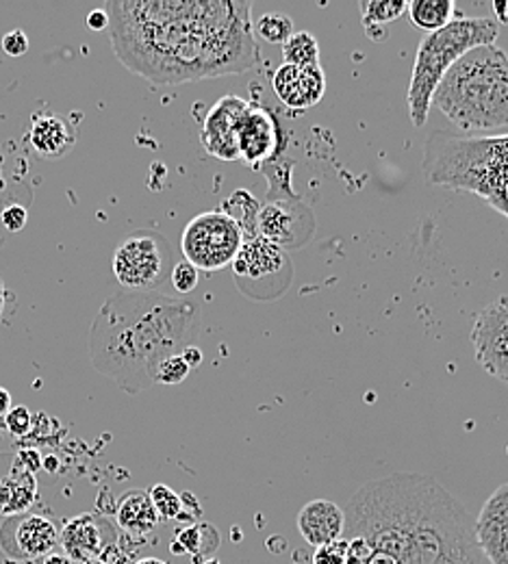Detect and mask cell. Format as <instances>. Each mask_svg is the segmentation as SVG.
I'll use <instances>...</instances> for the list:
<instances>
[{
	"label": "cell",
	"mask_w": 508,
	"mask_h": 564,
	"mask_svg": "<svg viewBox=\"0 0 508 564\" xmlns=\"http://www.w3.org/2000/svg\"><path fill=\"white\" fill-rule=\"evenodd\" d=\"M116 57L154 85L244 74L261 64L252 4L241 0H111Z\"/></svg>",
	"instance_id": "cell-1"
},
{
	"label": "cell",
	"mask_w": 508,
	"mask_h": 564,
	"mask_svg": "<svg viewBox=\"0 0 508 564\" xmlns=\"http://www.w3.org/2000/svg\"><path fill=\"white\" fill-rule=\"evenodd\" d=\"M346 564H480L474 519L435 478L391 474L353 495Z\"/></svg>",
	"instance_id": "cell-2"
},
{
	"label": "cell",
	"mask_w": 508,
	"mask_h": 564,
	"mask_svg": "<svg viewBox=\"0 0 508 564\" xmlns=\"http://www.w3.org/2000/svg\"><path fill=\"white\" fill-rule=\"evenodd\" d=\"M198 306L163 293L118 291L98 308L87 352L91 367L122 391L138 395L154 387L156 367L196 346Z\"/></svg>",
	"instance_id": "cell-3"
},
{
	"label": "cell",
	"mask_w": 508,
	"mask_h": 564,
	"mask_svg": "<svg viewBox=\"0 0 508 564\" xmlns=\"http://www.w3.org/2000/svg\"><path fill=\"white\" fill-rule=\"evenodd\" d=\"M433 105L463 133L508 129L507 53L498 44L465 53L441 78Z\"/></svg>",
	"instance_id": "cell-4"
},
{
	"label": "cell",
	"mask_w": 508,
	"mask_h": 564,
	"mask_svg": "<svg viewBox=\"0 0 508 564\" xmlns=\"http://www.w3.org/2000/svg\"><path fill=\"white\" fill-rule=\"evenodd\" d=\"M424 172L429 183L476 194L508 217V135L465 140L436 131L426 141Z\"/></svg>",
	"instance_id": "cell-5"
},
{
	"label": "cell",
	"mask_w": 508,
	"mask_h": 564,
	"mask_svg": "<svg viewBox=\"0 0 508 564\" xmlns=\"http://www.w3.org/2000/svg\"><path fill=\"white\" fill-rule=\"evenodd\" d=\"M500 35V24L494 15L487 18H454L445 29L429 33L415 55L413 74L407 91V105L411 122L422 129L429 120L441 78L469 51L478 46L496 44Z\"/></svg>",
	"instance_id": "cell-6"
},
{
	"label": "cell",
	"mask_w": 508,
	"mask_h": 564,
	"mask_svg": "<svg viewBox=\"0 0 508 564\" xmlns=\"http://www.w3.org/2000/svg\"><path fill=\"white\" fill-rule=\"evenodd\" d=\"M172 243L156 230H138L120 241L114 254V274L125 291L159 293L174 268Z\"/></svg>",
	"instance_id": "cell-7"
},
{
	"label": "cell",
	"mask_w": 508,
	"mask_h": 564,
	"mask_svg": "<svg viewBox=\"0 0 508 564\" xmlns=\"http://www.w3.org/2000/svg\"><path fill=\"white\" fill-rule=\"evenodd\" d=\"M241 243V228L221 212L196 215L181 235V252L198 272H219L228 268Z\"/></svg>",
	"instance_id": "cell-8"
},
{
	"label": "cell",
	"mask_w": 508,
	"mask_h": 564,
	"mask_svg": "<svg viewBox=\"0 0 508 564\" xmlns=\"http://www.w3.org/2000/svg\"><path fill=\"white\" fill-rule=\"evenodd\" d=\"M239 289L255 297H272L283 293L291 281V263L288 252L263 237L246 239L230 263Z\"/></svg>",
	"instance_id": "cell-9"
},
{
	"label": "cell",
	"mask_w": 508,
	"mask_h": 564,
	"mask_svg": "<svg viewBox=\"0 0 508 564\" xmlns=\"http://www.w3.org/2000/svg\"><path fill=\"white\" fill-rule=\"evenodd\" d=\"M315 232V217L311 209L288 196H272L266 205L259 207L257 217V235L268 239L270 243L291 250L304 246Z\"/></svg>",
	"instance_id": "cell-10"
},
{
	"label": "cell",
	"mask_w": 508,
	"mask_h": 564,
	"mask_svg": "<svg viewBox=\"0 0 508 564\" xmlns=\"http://www.w3.org/2000/svg\"><path fill=\"white\" fill-rule=\"evenodd\" d=\"M472 346L478 365L508 384V295H500L472 324Z\"/></svg>",
	"instance_id": "cell-11"
},
{
	"label": "cell",
	"mask_w": 508,
	"mask_h": 564,
	"mask_svg": "<svg viewBox=\"0 0 508 564\" xmlns=\"http://www.w3.org/2000/svg\"><path fill=\"white\" fill-rule=\"evenodd\" d=\"M60 545V528L44 514L22 512L4 517L0 525V550L15 561L48 558Z\"/></svg>",
	"instance_id": "cell-12"
},
{
	"label": "cell",
	"mask_w": 508,
	"mask_h": 564,
	"mask_svg": "<svg viewBox=\"0 0 508 564\" xmlns=\"http://www.w3.org/2000/svg\"><path fill=\"white\" fill-rule=\"evenodd\" d=\"M116 528L94 512L76 514L60 530V545L64 547L66 558L78 564L100 561L111 547H116Z\"/></svg>",
	"instance_id": "cell-13"
},
{
	"label": "cell",
	"mask_w": 508,
	"mask_h": 564,
	"mask_svg": "<svg viewBox=\"0 0 508 564\" xmlns=\"http://www.w3.org/2000/svg\"><path fill=\"white\" fill-rule=\"evenodd\" d=\"M237 143H239V161L250 167H259L272 161L281 148V127L274 113L257 102H248L239 127H237Z\"/></svg>",
	"instance_id": "cell-14"
},
{
	"label": "cell",
	"mask_w": 508,
	"mask_h": 564,
	"mask_svg": "<svg viewBox=\"0 0 508 564\" xmlns=\"http://www.w3.org/2000/svg\"><path fill=\"white\" fill-rule=\"evenodd\" d=\"M248 107V100L228 94L214 102L203 120L201 141L203 148L219 161H239L237 127Z\"/></svg>",
	"instance_id": "cell-15"
},
{
	"label": "cell",
	"mask_w": 508,
	"mask_h": 564,
	"mask_svg": "<svg viewBox=\"0 0 508 564\" xmlns=\"http://www.w3.org/2000/svg\"><path fill=\"white\" fill-rule=\"evenodd\" d=\"M480 556L491 564H508V485H500L474 521Z\"/></svg>",
	"instance_id": "cell-16"
},
{
	"label": "cell",
	"mask_w": 508,
	"mask_h": 564,
	"mask_svg": "<svg viewBox=\"0 0 508 564\" xmlns=\"http://www.w3.org/2000/svg\"><path fill=\"white\" fill-rule=\"evenodd\" d=\"M274 91L279 100L293 111L315 107L326 94V74L320 64L315 66H290L283 64L274 78Z\"/></svg>",
	"instance_id": "cell-17"
},
{
	"label": "cell",
	"mask_w": 508,
	"mask_h": 564,
	"mask_svg": "<svg viewBox=\"0 0 508 564\" xmlns=\"http://www.w3.org/2000/svg\"><path fill=\"white\" fill-rule=\"evenodd\" d=\"M298 532L315 550L337 543L346 534V510L331 499H313L298 512Z\"/></svg>",
	"instance_id": "cell-18"
},
{
	"label": "cell",
	"mask_w": 508,
	"mask_h": 564,
	"mask_svg": "<svg viewBox=\"0 0 508 564\" xmlns=\"http://www.w3.org/2000/svg\"><path fill=\"white\" fill-rule=\"evenodd\" d=\"M29 143L44 161H60L73 152L76 143L74 124L60 113H40L31 120Z\"/></svg>",
	"instance_id": "cell-19"
},
{
	"label": "cell",
	"mask_w": 508,
	"mask_h": 564,
	"mask_svg": "<svg viewBox=\"0 0 508 564\" xmlns=\"http://www.w3.org/2000/svg\"><path fill=\"white\" fill-rule=\"evenodd\" d=\"M116 523L131 539L148 536L159 523V514L150 501V495L140 489L122 495L116 508Z\"/></svg>",
	"instance_id": "cell-20"
},
{
	"label": "cell",
	"mask_w": 508,
	"mask_h": 564,
	"mask_svg": "<svg viewBox=\"0 0 508 564\" xmlns=\"http://www.w3.org/2000/svg\"><path fill=\"white\" fill-rule=\"evenodd\" d=\"M35 499H37L35 474L15 463L11 471L0 480V512L4 517L29 512Z\"/></svg>",
	"instance_id": "cell-21"
},
{
	"label": "cell",
	"mask_w": 508,
	"mask_h": 564,
	"mask_svg": "<svg viewBox=\"0 0 508 564\" xmlns=\"http://www.w3.org/2000/svg\"><path fill=\"white\" fill-rule=\"evenodd\" d=\"M219 547L218 530L209 523L196 521L174 534V541L170 550L174 554H190L194 561L198 558H212Z\"/></svg>",
	"instance_id": "cell-22"
},
{
	"label": "cell",
	"mask_w": 508,
	"mask_h": 564,
	"mask_svg": "<svg viewBox=\"0 0 508 564\" xmlns=\"http://www.w3.org/2000/svg\"><path fill=\"white\" fill-rule=\"evenodd\" d=\"M407 13L418 29L435 33L454 20L456 4L452 0H413L409 2Z\"/></svg>",
	"instance_id": "cell-23"
},
{
	"label": "cell",
	"mask_w": 508,
	"mask_h": 564,
	"mask_svg": "<svg viewBox=\"0 0 508 564\" xmlns=\"http://www.w3.org/2000/svg\"><path fill=\"white\" fill-rule=\"evenodd\" d=\"M259 200L246 189H237L221 203L219 212L226 213L244 232V241L257 237V217H259Z\"/></svg>",
	"instance_id": "cell-24"
},
{
	"label": "cell",
	"mask_w": 508,
	"mask_h": 564,
	"mask_svg": "<svg viewBox=\"0 0 508 564\" xmlns=\"http://www.w3.org/2000/svg\"><path fill=\"white\" fill-rule=\"evenodd\" d=\"M359 9H361L365 29L387 26L389 22H396L407 13L409 2L407 0H361Z\"/></svg>",
	"instance_id": "cell-25"
},
{
	"label": "cell",
	"mask_w": 508,
	"mask_h": 564,
	"mask_svg": "<svg viewBox=\"0 0 508 564\" xmlns=\"http://www.w3.org/2000/svg\"><path fill=\"white\" fill-rule=\"evenodd\" d=\"M283 57L290 66H315L320 64V44L309 31L293 33L283 44Z\"/></svg>",
	"instance_id": "cell-26"
},
{
	"label": "cell",
	"mask_w": 508,
	"mask_h": 564,
	"mask_svg": "<svg viewBox=\"0 0 508 564\" xmlns=\"http://www.w3.org/2000/svg\"><path fill=\"white\" fill-rule=\"evenodd\" d=\"M255 33L266 40L268 44H279L283 46L291 35H293V20H291L288 13H281V11H270L266 15L259 18L257 26H255Z\"/></svg>",
	"instance_id": "cell-27"
},
{
	"label": "cell",
	"mask_w": 508,
	"mask_h": 564,
	"mask_svg": "<svg viewBox=\"0 0 508 564\" xmlns=\"http://www.w3.org/2000/svg\"><path fill=\"white\" fill-rule=\"evenodd\" d=\"M150 501L159 514V521H179L183 519V497L167 485H154L150 491Z\"/></svg>",
	"instance_id": "cell-28"
},
{
	"label": "cell",
	"mask_w": 508,
	"mask_h": 564,
	"mask_svg": "<svg viewBox=\"0 0 508 564\" xmlns=\"http://www.w3.org/2000/svg\"><path fill=\"white\" fill-rule=\"evenodd\" d=\"M33 198H18L11 194H4L0 198V224L7 232H20L24 230L29 221V205Z\"/></svg>",
	"instance_id": "cell-29"
},
{
	"label": "cell",
	"mask_w": 508,
	"mask_h": 564,
	"mask_svg": "<svg viewBox=\"0 0 508 564\" xmlns=\"http://www.w3.org/2000/svg\"><path fill=\"white\" fill-rule=\"evenodd\" d=\"M192 367L185 362V358L181 354L167 356L154 373V384H181L187 376H190Z\"/></svg>",
	"instance_id": "cell-30"
},
{
	"label": "cell",
	"mask_w": 508,
	"mask_h": 564,
	"mask_svg": "<svg viewBox=\"0 0 508 564\" xmlns=\"http://www.w3.org/2000/svg\"><path fill=\"white\" fill-rule=\"evenodd\" d=\"M170 282L179 295H190L192 291H196L201 282V272L187 261H176L170 274Z\"/></svg>",
	"instance_id": "cell-31"
},
{
	"label": "cell",
	"mask_w": 508,
	"mask_h": 564,
	"mask_svg": "<svg viewBox=\"0 0 508 564\" xmlns=\"http://www.w3.org/2000/svg\"><path fill=\"white\" fill-rule=\"evenodd\" d=\"M7 432L13 436V438H26L33 434L35 430V420H33V413L26 409V406H13L9 411V415L2 420Z\"/></svg>",
	"instance_id": "cell-32"
},
{
	"label": "cell",
	"mask_w": 508,
	"mask_h": 564,
	"mask_svg": "<svg viewBox=\"0 0 508 564\" xmlns=\"http://www.w3.org/2000/svg\"><path fill=\"white\" fill-rule=\"evenodd\" d=\"M346 552H348V541L342 539L337 543L315 550L313 564H346Z\"/></svg>",
	"instance_id": "cell-33"
},
{
	"label": "cell",
	"mask_w": 508,
	"mask_h": 564,
	"mask_svg": "<svg viewBox=\"0 0 508 564\" xmlns=\"http://www.w3.org/2000/svg\"><path fill=\"white\" fill-rule=\"evenodd\" d=\"M2 51L9 55V57H22L26 51H29V37L22 29H15V31H9L4 37H2Z\"/></svg>",
	"instance_id": "cell-34"
},
{
	"label": "cell",
	"mask_w": 508,
	"mask_h": 564,
	"mask_svg": "<svg viewBox=\"0 0 508 564\" xmlns=\"http://www.w3.org/2000/svg\"><path fill=\"white\" fill-rule=\"evenodd\" d=\"M87 26H89L91 31L109 29V15H107V11H105V9H94V11H89V15H87Z\"/></svg>",
	"instance_id": "cell-35"
},
{
	"label": "cell",
	"mask_w": 508,
	"mask_h": 564,
	"mask_svg": "<svg viewBox=\"0 0 508 564\" xmlns=\"http://www.w3.org/2000/svg\"><path fill=\"white\" fill-rule=\"evenodd\" d=\"M181 356L185 358V362H187L192 369H198V367H201V362H203V352H201V348H198V346H192V348L183 350Z\"/></svg>",
	"instance_id": "cell-36"
},
{
	"label": "cell",
	"mask_w": 508,
	"mask_h": 564,
	"mask_svg": "<svg viewBox=\"0 0 508 564\" xmlns=\"http://www.w3.org/2000/svg\"><path fill=\"white\" fill-rule=\"evenodd\" d=\"M11 409H13V398H11V393H9L4 387H0V422L9 415Z\"/></svg>",
	"instance_id": "cell-37"
},
{
	"label": "cell",
	"mask_w": 508,
	"mask_h": 564,
	"mask_svg": "<svg viewBox=\"0 0 508 564\" xmlns=\"http://www.w3.org/2000/svg\"><path fill=\"white\" fill-rule=\"evenodd\" d=\"M13 447H15V438L7 432L4 423L0 422V454H2L4 449H13Z\"/></svg>",
	"instance_id": "cell-38"
},
{
	"label": "cell",
	"mask_w": 508,
	"mask_h": 564,
	"mask_svg": "<svg viewBox=\"0 0 508 564\" xmlns=\"http://www.w3.org/2000/svg\"><path fill=\"white\" fill-rule=\"evenodd\" d=\"M365 33H367V37H369L371 42H382V40L389 37L385 26H369V29H365Z\"/></svg>",
	"instance_id": "cell-39"
},
{
	"label": "cell",
	"mask_w": 508,
	"mask_h": 564,
	"mask_svg": "<svg viewBox=\"0 0 508 564\" xmlns=\"http://www.w3.org/2000/svg\"><path fill=\"white\" fill-rule=\"evenodd\" d=\"M7 297H9V293H7V289H4V282L0 281V317H2V313H4Z\"/></svg>",
	"instance_id": "cell-40"
},
{
	"label": "cell",
	"mask_w": 508,
	"mask_h": 564,
	"mask_svg": "<svg viewBox=\"0 0 508 564\" xmlns=\"http://www.w3.org/2000/svg\"><path fill=\"white\" fill-rule=\"evenodd\" d=\"M44 564H71V561H68L66 556H55V554H51Z\"/></svg>",
	"instance_id": "cell-41"
},
{
	"label": "cell",
	"mask_w": 508,
	"mask_h": 564,
	"mask_svg": "<svg viewBox=\"0 0 508 564\" xmlns=\"http://www.w3.org/2000/svg\"><path fill=\"white\" fill-rule=\"evenodd\" d=\"M136 564H167L165 561H161V558H142V561H138Z\"/></svg>",
	"instance_id": "cell-42"
},
{
	"label": "cell",
	"mask_w": 508,
	"mask_h": 564,
	"mask_svg": "<svg viewBox=\"0 0 508 564\" xmlns=\"http://www.w3.org/2000/svg\"><path fill=\"white\" fill-rule=\"evenodd\" d=\"M80 564H107L105 561H87V563H80Z\"/></svg>",
	"instance_id": "cell-43"
},
{
	"label": "cell",
	"mask_w": 508,
	"mask_h": 564,
	"mask_svg": "<svg viewBox=\"0 0 508 564\" xmlns=\"http://www.w3.org/2000/svg\"><path fill=\"white\" fill-rule=\"evenodd\" d=\"M0 248H2V239H0Z\"/></svg>",
	"instance_id": "cell-44"
},
{
	"label": "cell",
	"mask_w": 508,
	"mask_h": 564,
	"mask_svg": "<svg viewBox=\"0 0 508 564\" xmlns=\"http://www.w3.org/2000/svg\"><path fill=\"white\" fill-rule=\"evenodd\" d=\"M507 9H508V2H507Z\"/></svg>",
	"instance_id": "cell-45"
},
{
	"label": "cell",
	"mask_w": 508,
	"mask_h": 564,
	"mask_svg": "<svg viewBox=\"0 0 508 564\" xmlns=\"http://www.w3.org/2000/svg\"><path fill=\"white\" fill-rule=\"evenodd\" d=\"M507 452H508V447H507Z\"/></svg>",
	"instance_id": "cell-46"
}]
</instances>
